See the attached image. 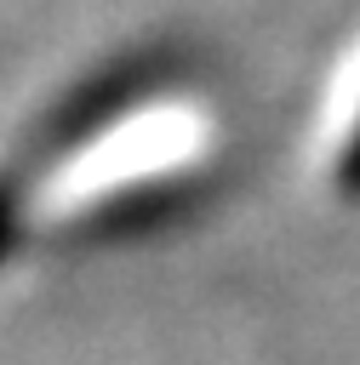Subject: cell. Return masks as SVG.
<instances>
[{
    "mask_svg": "<svg viewBox=\"0 0 360 365\" xmlns=\"http://www.w3.org/2000/svg\"><path fill=\"white\" fill-rule=\"evenodd\" d=\"M337 188H343V194H360V120H354V131H349V143H343V160H337Z\"/></svg>",
    "mask_w": 360,
    "mask_h": 365,
    "instance_id": "cell-4",
    "label": "cell"
},
{
    "mask_svg": "<svg viewBox=\"0 0 360 365\" xmlns=\"http://www.w3.org/2000/svg\"><path fill=\"white\" fill-rule=\"evenodd\" d=\"M177 200H183L177 182H166V188H137V194H120L103 217H91V228H103V234H137V228H154L160 217H171Z\"/></svg>",
    "mask_w": 360,
    "mask_h": 365,
    "instance_id": "cell-2",
    "label": "cell"
},
{
    "mask_svg": "<svg viewBox=\"0 0 360 365\" xmlns=\"http://www.w3.org/2000/svg\"><path fill=\"white\" fill-rule=\"evenodd\" d=\"M166 63L160 57H131V63H114V68H97L91 80H80L51 114L46 125L34 131V160H51V154H69L80 143H91L97 131H109L120 114H131L149 91L166 86Z\"/></svg>",
    "mask_w": 360,
    "mask_h": 365,
    "instance_id": "cell-1",
    "label": "cell"
},
{
    "mask_svg": "<svg viewBox=\"0 0 360 365\" xmlns=\"http://www.w3.org/2000/svg\"><path fill=\"white\" fill-rule=\"evenodd\" d=\"M17 222H23V188H17L11 177H0V257L11 251V240H17Z\"/></svg>",
    "mask_w": 360,
    "mask_h": 365,
    "instance_id": "cell-3",
    "label": "cell"
}]
</instances>
